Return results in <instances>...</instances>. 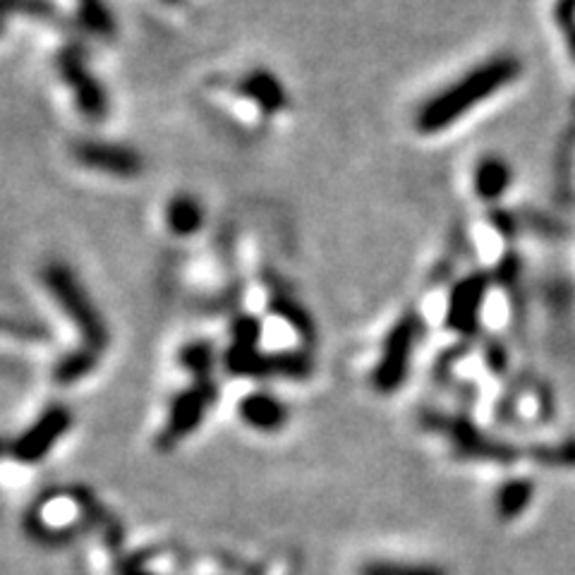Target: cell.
<instances>
[{"label":"cell","instance_id":"obj_1","mask_svg":"<svg viewBox=\"0 0 575 575\" xmlns=\"http://www.w3.org/2000/svg\"><path fill=\"white\" fill-rule=\"evenodd\" d=\"M518 72H520L518 60L513 58L489 60L487 65L472 70L465 80L456 82L451 89H446L444 94H439L437 99L429 101V104L420 111L417 127H420L422 132L444 130V127H449L453 123V120L463 118V113H468L472 106L489 99V94L499 92V89L506 87L508 82L516 80Z\"/></svg>","mask_w":575,"mask_h":575},{"label":"cell","instance_id":"obj_2","mask_svg":"<svg viewBox=\"0 0 575 575\" xmlns=\"http://www.w3.org/2000/svg\"><path fill=\"white\" fill-rule=\"evenodd\" d=\"M46 283H48V288L53 290V295L63 302L65 312H68L70 317L80 324L89 350L94 353V350L104 348V343H106L104 324H101L99 314L94 312V307L89 305L87 295H84L80 286L75 283V278L70 276V271L65 269V266H51V269L46 271Z\"/></svg>","mask_w":575,"mask_h":575},{"label":"cell","instance_id":"obj_3","mask_svg":"<svg viewBox=\"0 0 575 575\" xmlns=\"http://www.w3.org/2000/svg\"><path fill=\"white\" fill-rule=\"evenodd\" d=\"M415 343V324L413 319H403L396 324L384 345V357H381L377 372H374V386L379 391L391 393L403 384L405 374H408L410 353H413Z\"/></svg>","mask_w":575,"mask_h":575},{"label":"cell","instance_id":"obj_4","mask_svg":"<svg viewBox=\"0 0 575 575\" xmlns=\"http://www.w3.org/2000/svg\"><path fill=\"white\" fill-rule=\"evenodd\" d=\"M70 422L72 417L65 408L46 410L22 437L15 439L12 456L22 460V463H39V460L56 446V441L68 432Z\"/></svg>","mask_w":575,"mask_h":575},{"label":"cell","instance_id":"obj_5","mask_svg":"<svg viewBox=\"0 0 575 575\" xmlns=\"http://www.w3.org/2000/svg\"><path fill=\"white\" fill-rule=\"evenodd\" d=\"M207 405H209L207 384L175 398L171 420H168L166 432H163V441H166V444H175L178 439H183L190 432H195V429L199 427V422H202L204 413H207Z\"/></svg>","mask_w":575,"mask_h":575},{"label":"cell","instance_id":"obj_6","mask_svg":"<svg viewBox=\"0 0 575 575\" xmlns=\"http://www.w3.org/2000/svg\"><path fill=\"white\" fill-rule=\"evenodd\" d=\"M240 417L259 432H276L286 425V408L269 393H252L240 401Z\"/></svg>","mask_w":575,"mask_h":575},{"label":"cell","instance_id":"obj_7","mask_svg":"<svg viewBox=\"0 0 575 575\" xmlns=\"http://www.w3.org/2000/svg\"><path fill=\"white\" fill-rule=\"evenodd\" d=\"M77 156L92 168H104V171L118 175H135L139 171V161L132 151L120 147H108V144H82Z\"/></svg>","mask_w":575,"mask_h":575},{"label":"cell","instance_id":"obj_8","mask_svg":"<svg viewBox=\"0 0 575 575\" xmlns=\"http://www.w3.org/2000/svg\"><path fill=\"white\" fill-rule=\"evenodd\" d=\"M482 293H484V283L477 281V278L463 283V286L456 290V295H453V300H451V314H449V322L453 324V329H458V331L475 329L477 307H480Z\"/></svg>","mask_w":575,"mask_h":575},{"label":"cell","instance_id":"obj_9","mask_svg":"<svg viewBox=\"0 0 575 575\" xmlns=\"http://www.w3.org/2000/svg\"><path fill=\"white\" fill-rule=\"evenodd\" d=\"M535 484L530 480H511L496 492V511L504 520H513L530 506Z\"/></svg>","mask_w":575,"mask_h":575},{"label":"cell","instance_id":"obj_10","mask_svg":"<svg viewBox=\"0 0 575 575\" xmlns=\"http://www.w3.org/2000/svg\"><path fill=\"white\" fill-rule=\"evenodd\" d=\"M65 75H68V80L75 84L84 111L92 115V118H101V113H104V96H101L99 87H96V84L84 75V70L80 68L77 60H72L70 65L65 63Z\"/></svg>","mask_w":575,"mask_h":575},{"label":"cell","instance_id":"obj_11","mask_svg":"<svg viewBox=\"0 0 575 575\" xmlns=\"http://www.w3.org/2000/svg\"><path fill=\"white\" fill-rule=\"evenodd\" d=\"M508 180H511V173H508L504 161H496V159L482 161L480 168H477V173H475L477 195H482L487 199L499 197L501 192L506 190Z\"/></svg>","mask_w":575,"mask_h":575},{"label":"cell","instance_id":"obj_12","mask_svg":"<svg viewBox=\"0 0 575 575\" xmlns=\"http://www.w3.org/2000/svg\"><path fill=\"white\" fill-rule=\"evenodd\" d=\"M199 223H202V211H199L195 199L178 197L175 202H171V207H168V226H171L175 233H195Z\"/></svg>","mask_w":575,"mask_h":575},{"label":"cell","instance_id":"obj_13","mask_svg":"<svg viewBox=\"0 0 575 575\" xmlns=\"http://www.w3.org/2000/svg\"><path fill=\"white\" fill-rule=\"evenodd\" d=\"M360 575H446L432 564H398V561H374L362 568Z\"/></svg>","mask_w":575,"mask_h":575},{"label":"cell","instance_id":"obj_14","mask_svg":"<svg viewBox=\"0 0 575 575\" xmlns=\"http://www.w3.org/2000/svg\"><path fill=\"white\" fill-rule=\"evenodd\" d=\"M247 92H252L254 99H257L264 108H269V111H274V108L283 104L281 89H278V84L271 80V75H254L252 80L247 82Z\"/></svg>","mask_w":575,"mask_h":575},{"label":"cell","instance_id":"obj_15","mask_svg":"<svg viewBox=\"0 0 575 575\" xmlns=\"http://www.w3.org/2000/svg\"><path fill=\"white\" fill-rule=\"evenodd\" d=\"M92 367H94V353H75L58 367L56 374L60 381H75L84 377Z\"/></svg>","mask_w":575,"mask_h":575},{"label":"cell","instance_id":"obj_16","mask_svg":"<svg viewBox=\"0 0 575 575\" xmlns=\"http://www.w3.org/2000/svg\"><path fill=\"white\" fill-rule=\"evenodd\" d=\"M183 362L192 374L202 377V381L207 379V374L211 372V355L204 345H192V348H187L183 353ZM204 384H207V381H204Z\"/></svg>","mask_w":575,"mask_h":575},{"label":"cell","instance_id":"obj_17","mask_svg":"<svg viewBox=\"0 0 575 575\" xmlns=\"http://www.w3.org/2000/svg\"><path fill=\"white\" fill-rule=\"evenodd\" d=\"M127 575H151V573H147V571H130Z\"/></svg>","mask_w":575,"mask_h":575}]
</instances>
